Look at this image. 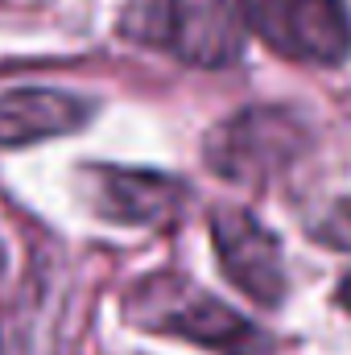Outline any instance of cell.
I'll return each mask as SVG.
<instances>
[{
	"label": "cell",
	"mask_w": 351,
	"mask_h": 355,
	"mask_svg": "<svg viewBox=\"0 0 351 355\" xmlns=\"http://www.w3.org/2000/svg\"><path fill=\"white\" fill-rule=\"evenodd\" d=\"M124 314L141 331L174 335L215 355H273V339L257 322L178 272H153L137 281L124 297Z\"/></svg>",
	"instance_id": "1"
},
{
	"label": "cell",
	"mask_w": 351,
	"mask_h": 355,
	"mask_svg": "<svg viewBox=\"0 0 351 355\" xmlns=\"http://www.w3.org/2000/svg\"><path fill=\"white\" fill-rule=\"evenodd\" d=\"M120 33L186 67L219 71L244 54L248 25L240 0H137L120 17Z\"/></svg>",
	"instance_id": "2"
},
{
	"label": "cell",
	"mask_w": 351,
	"mask_h": 355,
	"mask_svg": "<svg viewBox=\"0 0 351 355\" xmlns=\"http://www.w3.org/2000/svg\"><path fill=\"white\" fill-rule=\"evenodd\" d=\"M310 149V128L293 107L277 103H252L236 116L219 120L203 141L207 170L223 182L261 186L281 178L298 157Z\"/></svg>",
	"instance_id": "3"
},
{
	"label": "cell",
	"mask_w": 351,
	"mask_h": 355,
	"mask_svg": "<svg viewBox=\"0 0 351 355\" xmlns=\"http://www.w3.org/2000/svg\"><path fill=\"white\" fill-rule=\"evenodd\" d=\"M248 33L293 62L339 67L351 54V8L343 0H240Z\"/></svg>",
	"instance_id": "4"
},
{
	"label": "cell",
	"mask_w": 351,
	"mask_h": 355,
	"mask_svg": "<svg viewBox=\"0 0 351 355\" xmlns=\"http://www.w3.org/2000/svg\"><path fill=\"white\" fill-rule=\"evenodd\" d=\"M211 244L223 277L257 306H281L289 293V272L281 240L244 207H215L211 211Z\"/></svg>",
	"instance_id": "5"
},
{
	"label": "cell",
	"mask_w": 351,
	"mask_h": 355,
	"mask_svg": "<svg viewBox=\"0 0 351 355\" xmlns=\"http://www.w3.org/2000/svg\"><path fill=\"white\" fill-rule=\"evenodd\" d=\"M87 202L95 215L128 227H166L186 211V182L157 170H128V166H91L83 170Z\"/></svg>",
	"instance_id": "6"
},
{
	"label": "cell",
	"mask_w": 351,
	"mask_h": 355,
	"mask_svg": "<svg viewBox=\"0 0 351 355\" xmlns=\"http://www.w3.org/2000/svg\"><path fill=\"white\" fill-rule=\"evenodd\" d=\"M99 103L67 87L0 91V149H29L54 137H71L95 120Z\"/></svg>",
	"instance_id": "7"
},
{
	"label": "cell",
	"mask_w": 351,
	"mask_h": 355,
	"mask_svg": "<svg viewBox=\"0 0 351 355\" xmlns=\"http://www.w3.org/2000/svg\"><path fill=\"white\" fill-rule=\"evenodd\" d=\"M310 236L323 244V248H335V252H351V198H335L310 227Z\"/></svg>",
	"instance_id": "8"
},
{
	"label": "cell",
	"mask_w": 351,
	"mask_h": 355,
	"mask_svg": "<svg viewBox=\"0 0 351 355\" xmlns=\"http://www.w3.org/2000/svg\"><path fill=\"white\" fill-rule=\"evenodd\" d=\"M335 297H339V306H343V310L351 314V272L343 277V281H339V293H335Z\"/></svg>",
	"instance_id": "9"
},
{
	"label": "cell",
	"mask_w": 351,
	"mask_h": 355,
	"mask_svg": "<svg viewBox=\"0 0 351 355\" xmlns=\"http://www.w3.org/2000/svg\"><path fill=\"white\" fill-rule=\"evenodd\" d=\"M8 268V252H4V244H0V272Z\"/></svg>",
	"instance_id": "10"
}]
</instances>
